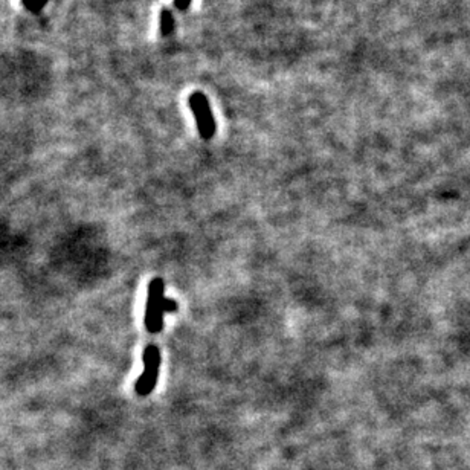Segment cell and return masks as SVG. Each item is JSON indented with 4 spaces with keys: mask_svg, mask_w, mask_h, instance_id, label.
<instances>
[{
    "mask_svg": "<svg viewBox=\"0 0 470 470\" xmlns=\"http://www.w3.org/2000/svg\"><path fill=\"white\" fill-rule=\"evenodd\" d=\"M177 312V302L165 297V283L162 278H154L149 284L145 304V328L149 333L162 332L165 313Z\"/></svg>",
    "mask_w": 470,
    "mask_h": 470,
    "instance_id": "cell-1",
    "label": "cell"
},
{
    "mask_svg": "<svg viewBox=\"0 0 470 470\" xmlns=\"http://www.w3.org/2000/svg\"><path fill=\"white\" fill-rule=\"evenodd\" d=\"M144 373L134 384V391L138 395H149L158 384L160 368V351L158 345L149 344L144 350Z\"/></svg>",
    "mask_w": 470,
    "mask_h": 470,
    "instance_id": "cell-2",
    "label": "cell"
},
{
    "mask_svg": "<svg viewBox=\"0 0 470 470\" xmlns=\"http://www.w3.org/2000/svg\"><path fill=\"white\" fill-rule=\"evenodd\" d=\"M188 104H190L194 119H196L200 136L206 140L211 139L216 134V119H214L210 101H208L203 93L196 92L188 99Z\"/></svg>",
    "mask_w": 470,
    "mask_h": 470,
    "instance_id": "cell-3",
    "label": "cell"
},
{
    "mask_svg": "<svg viewBox=\"0 0 470 470\" xmlns=\"http://www.w3.org/2000/svg\"><path fill=\"white\" fill-rule=\"evenodd\" d=\"M159 29L164 37H168L174 29V18L168 10H162L159 14Z\"/></svg>",
    "mask_w": 470,
    "mask_h": 470,
    "instance_id": "cell-4",
    "label": "cell"
},
{
    "mask_svg": "<svg viewBox=\"0 0 470 470\" xmlns=\"http://www.w3.org/2000/svg\"><path fill=\"white\" fill-rule=\"evenodd\" d=\"M191 2L193 0H174V5H176V8L179 11H186L188 8H190Z\"/></svg>",
    "mask_w": 470,
    "mask_h": 470,
    "instance_id": "cell-5",
    "label": "cell"
}]
</instances>
